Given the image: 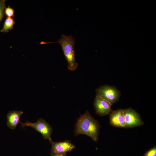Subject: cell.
Returning a JSON list of instances; mask_svg holds the SVG:
<instances>
[{"mask_svg": "<svg viewBox=\"0 0 156 156\" xmlns=\"http://www.w3.org/2000/svg\"><path fill=\"white\" fill-rule=\"evenodd\" d=\"M100 128L98 121L86 110L77 120L75 125V135L76 136L79 134L86 135L90 137L94 141L96 142L98 139Z\"/></svg>", "mask_w": 156, "mask_h": 156, "instance_id": "1", "label": "cell"}, {"mask_svg": "<svg viewBox=\"0 0 156 156\" xmlns=\"http://www.w3.org/2000/svg\"><path fill=\"white\" fill-rule=\"evenodd\" d=\"M60 44L68 63V68L71 71H74L77 68L78 64L75 57V38L70 35L62 34L61 38L56 42Z\"/></svg>", "mask_w": 156, "mask_h": 156, "instance_id": "2", "label": "cell"}, {"mask_svg": "<svg viewBox=\"0 0 156 156\" xmlns=\"http://www.w3.org/2000/svg\"><path fill=\"white\" fill-rule=\"evenodd\" d=\"M96 96L103 98L112 105L118 101L120 95V91L116 87L108 85L100 86L96 89Z\"/></svg>", "mask_w": 156, "mask_h": 156, "instance_id": "3", "label": "cell"}, {"mask_svg": "<svg viewBox=\"0 0 156 156\" xmlns=\"http://www.w3.org/2000/svg\"><path fill=\"white\" fill-rule=\"evenodd\" d=\"M21 127L23 128L28 126L33 128L40 133L44 139H48L49 141L52 140L51 135L53 131L52 128L49 123L43 119L39 118L34 123L27 121L24 123L21 122Z\"/></svg>", "mask_w": 156, "mask_h": 156, "instance_id": "4", "label": "cell"}, {"mask_svg": "<svg viewBox=\"0 0 156 156\" xmlns=\"http://www.w3.org/2000/svg\"><path fill=\"white\" fill-rule=\"evenodd\" d=\"M49 141L51 145V156L58 154H66L67 152L71 151L76 147L75 145L68 140L54 142L51 140Z\"/></svg>", "mask_w": 156, "mask_h": 156, "instance_id": "5", "label": "cell"}, {"mask_svg": "<svg viewBox=\"0 0 156 156\" xmlns=\"http://www.w3.org/2000/svg\"><path fill=\"white\" fill-rule=\"evenodd\" d=\"M125 125V127L133 128L143 124L138 114L134 110L128 108L123 110Z\"/></svg>", "mask_w": 156, "mask_h": 156, "instance_id": "6", "label": "cell"}, {"mask_svg": "<svg viewBox=\"0 0 156 156\" xmlns=\"http://www.w3.org/2000/svg\"><path fill=\"white\" fill-rule=\"evenodd\" d=\"M112 105L103 98L96 96L94 106L96 113L100 116L109 114L111 111Z\"/></svg>", "mask_w": 156, "mask_h": 156, "instance_id": "7", "label": "cell"}, {"mask_svg": "<svg viewBox=\"0 0 156 156\" xmlns=\"http://www.w3.org/2000/svg\"><path fill=\"white\" fill-rule=\"evenodd\" d=\"M110 123L115 127H125V122L123 110L120 109L112 112L110 114Z\"/></svg>", "mask_w": 156, "mask_h": 156, "instance_id": "8", "label": "cell"}, {"mask_svg": "<svg viewBox=\"0 0 156 156\" xmlns=\"http://www.w3.org/2000/svg\"><path fill=\"white\" fill-rule=\"evenodd\" d=\"M23 113V112L21 111L9 112L6 115L7 126L11 129H15L18 125L21 123L20 118Z\"/></svg>", "mask_w": 156, "mask_h": 156, "instance_id": "9", "label": "cell"}, {"mask_svg": "<svg viewBox=\"0 0 156 156\" xmlns=\"http://www.w3.org/2000/svg\"><path fill=\"white\" fill-rule=\"evenodd\" d=\"M15 22L14 19L10 17H7L3 25V26L0 30L1 32L5 33L9 32V30L12 29Z\"/></svg>", "mask_w": 156, "mask_h": 156, "instance_id": "10", "label": "cell"}, {"mask_svg": "<svg viewBox=\"0 0 156 156\" xmlns=\"http://www.w3.org/2000/svg\"><path fill=\"white\" fill-rule=\"evenodd\" d=\"M5 0H0V23L4 17V12L6 8Z\"/></svg>", "mask_w": 156, "mask_h": 156, "instance_id": "11", "label": "cell"}, {"mask_svg": "<svg viewBox=\"0 0 156 156\" xmlns=\"http://www.w3.org/2000/svg\"><path fill=\"white\" fill-rule=\"evenodd\" d=\"M4 12L8 17H13L14 16V10L9 6L5 8Z\"/></svg>", "mask_w": 156, "mask_h": 156, "instance_id": "12", "label": "cell"}, {"mask_svg": "<svg viewBox=\"0 0 156 156\" xmlns=\"http://www.w3.org/2000/svg\"><path fill=\"white\" fill-rule=\"evenodd\" d=\"M144 156H156V147H154L148 151Z\"/></svg>", "mask_w": 156, "mask_h": 156, "instance_id": "13", "label": "cell"}, {"mask_svg": "<svg viewBox=\"0 0 156 156\" xmlns=\"http://www.w3.org/2000/svg\"><path fill=\"white\" fill-rule=\"evenodd\" d=\"M52 156H68L66 154H61L55 155Z\"/></svg>", "mask_w": 156, "mask_h": 156, "instance_id": "14", "label": "cell"}]
</instances>
